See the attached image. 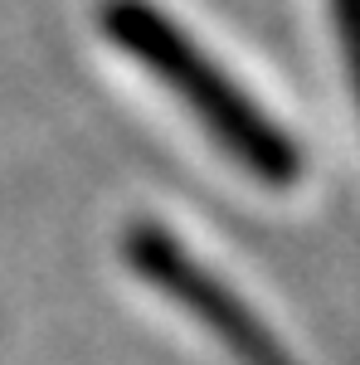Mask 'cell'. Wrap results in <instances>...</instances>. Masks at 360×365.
<instances>
[{"label":"cell","mask_w":360,"mask_h":365,"mask_svg":"<svg viewBox=\"0 0 360 365\" xmlns=\"http://www.w3.org/2000/svg\"><path fill=\"white\" fill-rule=\"evenodd\" d=\"M331 20H336V44L346 58V78L360 103V0H331Z\"/></svg>","instance_id":"obj_3"},{"label":"cell","mask_w":360,"mask_h":365,"mask_svg":"<svg viewBox=\"0 0 360 365\" xmlns=\"http://www.w3.org/2000/svg\"><path fill=\"white\" fill-rule=\"evenodd\" d=\"M122 253H127V263L141 282L166 292L180 312H190L239 365H297V356L273 336V327L156 220H137L127 229Z\"/></svg>","instance_id":"obj_2"},{"label":"cell","mask_w":360,"mask_h":365,"mask_svg":"<svg viewBox=\"0 0 360 365\" xmlns=\"http://www.w3.org/2000/svg\"><path fill=\"white\" fill-rule=\"evenodd\" d=\"M98 25L117 49H127L137 58L151 78H161L244 170H253L263 185H277V190L297 185L302 151H297L292 132L277 127L273 117L253 103V93H244L234 83L166 10H156L151 0H103Z\"/></svg>","instance_id":"obj_1"}]
</instances>
